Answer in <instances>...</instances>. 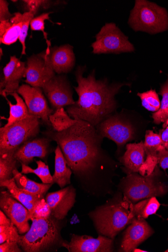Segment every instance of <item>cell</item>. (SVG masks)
<instances>
[{"label": "cell", "instance_id": "6da1fadb", "mask_svg": "<svg viewBox=\"0 0 168 252\" xmlns=\"http://www.w3.org/2000/svg\"><path fill=\"white\" fill-rule=\"evenodd\" d=\"M42 133L60 146L67 165L79 179L88 180L99 168H102L105 160L101 148L103 138L89 123L80 120L62 132L49 129Z\"/></svg>", "mask_w": 168, "mask_h": 252}, {"label": "cell", "instance_id": "7a4b0ae2", "mask_svg": "<svg viewBox=\"0 0 168 252\" xmlns=\"http://www.w3.org/2000/svg\"><path fill=\"white\" fill-rule=\"evenodd\" d=\"M86 66H78L75 72L77 87H74L78 100L68 106L67 112L76 120L87 122L94 127L111 116L117 107L115 99L121 88L129 83L110 84L107 80H97L94 70L87 77L83 76Z\"/></svg>", "mask_w": 168, "mask_h": 252}, {"label": "cell", "instance_id": "3957f363", "mask_svg": "<svg viewBox=\"0 0 168 252\" xmlns=\"http://www.w3.org/2000/svg\"><path fill=\"white\" fill-rule=\"evenodd\" d=\"M30 230L20 235L18 243L23 252H55L61 248L67 249L68 242L62 237L66 221L51 215L47 218L34 219Z\"/></svg>", "mask_w": 168, "mask_h": 252}, {"label": "cell", "instance_id": "277c9868", "mask_svg": "<svg viewBox=\"0 0 168 252\" xmlns=\"http://www.w3.org/2000/svg\"><path fill=\"white\" fill-rule=\"evenodd\" d=\"M89 216L99 234L113 240L136 219L134 204L126 197L123 201L101 206Z\"/></svg>", "mask_w": 168, "mask_h": 252}, {"label": "cell", "instance_id": "5b68a950", "mask_svg": "<svg viewBox=\"0 0 168 252\" xmlns=\"http://www.w3.org/2000/svg\"><path fill=\"white\" fill-rule=\"evenodd\" d=\"M135 32L155 34L168 30L167 10L146 0H136L128 21Z\"/></svg>", "mask_w": 168, "mask_h": 252}, {"label": "cell", "instance_id": "8992f818", "mask_svg": "<svg viewBox=\"0 0 168 252\" xmlns=\"http://www.w3.org/2000/svg\"><path fill=\"white\" fill-rule=\"evenodd\" d=\"M40 130V120L33 116L0 128V153H15L24 144L33 140Z\"/></svg>", "mask_w": 168, "mask_h": 252}, {"label": "cell", "instance_id": "52a82bcc", "mask_svg": "<svg viewBox=\"0 0 168 252\" xmlns=\"http://www.w3.org/2000/svg\"><path fill=\"white\" fill-rule=\"evenodd\" d=\"M92 44L93 54H120L135 51L134 45L114 23H107L95 36Z\"/></svg>", "mask_w": 168, "mask_h": 252}, {"label": "cell", "instance_id": "ba28073f", "mask_svg": "<svg viewBox=\"0 0 168 252\" xmlns=\"http://www.w3.org/2000/svg\"><path fill=\"white\" fill-rule=\"evenodd\" d=\"M156 171L150 176H142L131 174L125 179L124 192L125 197L136 202L152 197L165 195L167 187L155 179Z\"/></svg>", "mask_w": 168, "mask_h": 252}, {"label": "cell", "instance_id": "9c48e42d", "mask_svg": "<svg viewBox=\"0 0 168 252\" xmlns=\"http://www.w3.org/2000/svg\"><path fill=\"white\" fill-rule=\"evenodd\" d=\"M50 54L45 50L28 58L25 81L26 83L33 87L42 88L56 76Z\"/></svg>", "mask_w": 168, "mask_h": 252}, {"label": "cell", "instance_id": "30bf717a", "mask_svg": "<svg viewBox=\"0 0 168 252\" xmlns=\"http://www.w3.org/2000/svg\"><path fill=\"white\" fill-rule=\"evenodd\" d=\"M43 92L41 88L22 84L18 90L17 93L25 101L30 113L51 127L52 125L49 117L55 111L48 105Z\"/></svg>", "mask_w": 168, "mask_h": 252}, {"label": "cell", "instance_id": "8fae6325", "mask_svg": "<svg viewBox=\"0 0 168 252\" xmlns=\"http://www.w3.org/2000/svg\"><path fill=\"white\" fill-rule=\"evenodd\" d=\"M53 109L57 110L74 105L73 90L64 75H56L42 88Z\"/></svg>", "mask_w": 168, "mask_h": 252}, {"label": "cell", "instance_id": "7c38bea8", "mask_svg": "<svg viewBox=\"0 0 168 252\" xmlns=\"http://www.w3.org/2000/svg\"><path fill=\"white\" fill-rule=\"evenodd\" d=\"M0 208L17 227L20 235L29 231L31 220L29 211L8 191H2L0 194Z\"/></svg>", "mask_w": 168, "mask_h": 252}, {"label": "cell", "instance_id": "4fadbf2b", "mask_svg": "<svg viewBox=\"0 0 168 252\" xmlns=\"http://www.w3.org/2000/svg\"><path fill=\"white\" fill-rule=\"evenodd\" d=\"M101 135L114 142L118 147L133 139L134 130L117 116H110L96 127Z\"/></svg>", "mask_w": 168, "mask_h": 252}, {"label": "cell", "instance_id": "5bb4252c", "mask_svg": "<svg viewBox=\"0 0 168 252\" xmlns=\"http://www.w3.org/2000/svg\"><path fill=\"white\" fill-rule=\"evenodd\" d=\"M51 142L45 136L35 137L21 146L15 152L14 157L20 164L29 165L33 162L35 157L47 162L48 157L53 152Z\"/></svg>", "mask_w": 168, "mask_h": 252}, {"label": "cell", "instance_id": "9a60e30c", "mask_svg": "<svg viewBox=\"0 0 168 252\" xmlns=\"http://www.w3.org/2000/svg\"><path fill=\"white\" fill-rule=\"evenodd\" d=\"M26 63L20 61L16 56L10 57L9 62L3 68V79L0 82V94L5 98L11 94L17 93L19 84L25 78Z\"/></svg>", "mask_w": 168, "mask_h": 252}, {"label": "cell", "instance_id": "2e32d148", "mask_svg": "<svg viewBox=\"0 0 168 252\" xmlns=\"http://www.w3.org/2000/svg\"><path fill=\"white\" fill-rule=\"evenodd\" d=\"M76 190L72 185L57 191L47 193L45 199L50 206L52 215L59 220H64L76 202Z\"/></svg>", "mask_w": 168, "mask_h": 252}, {"label": "cell", "instance_id": "e0dca14e", "mask_svg": "<svg viewBox=\"0 0 168 252\" xmlns=\"http://www.w3.org/2000/svg\"><path fill=\"white\" fill-rule=\"evenodd\" d=\"M67 250L69 252H111L113 251V240L101 235L94 238L71 234Z\"/></svg>", "mask_w": 168, "mask_h": 252}, {"label": "cell", "instance_id": "ac0fdd59", "mask_svg": "<svg viewBox=\"0 0 168 252\" xmlns=\"http://www.w3.org/2000/svg\"><path fill=\"white\" fill-rule=\"evenodd\" d=\"M154 233V231L145 219H135L127 228L122 243L124 252L134 251L143 242Z\"/></svg>", "mask_w": 168, "mask_h": 252}, {"label": "cell", "instance_id": "d6986e66", "mask_svg": "<svg viewBox=\"0 0 168 252\" xmlns=\"http://www.w3.org/2000/svg\"><path fill=\"white\" fill-rule=\"evenodd\" d=\"M50 58L53 69L58 75L69 73L75 65L74 48L68 44L51 48Z\"/></svg>", "mask_w": 168, "mask_h": 252}, {"label": "cell", "instance_id": "ffe728a7", "mask_svg": "<svg viewBox=\"0 0 168 252\" xmlns=\"http://www.w3.org/2000/svg\"><path fill=\"white\" fill-rule=\"evenodd\" d=\"M0 186L6 188L11 195L29 211L31 216L33 213L36 205L42 199L45 198L19 189L14 177L0 183Z\"/></svg>", "mask_w": 168, "mask_h": 252}, {"label": "cell", "instance_id": "44dd1931", "mask_svg": "<svg viewBox=\"0 0 168 252\" xmlns=\"http://www.w3.org/2000/svg\"><path fill=\"white\" fill-rule=\"evenodd\" d=\"M127 151L121 161L127 169L132 173H136L145 161V150L142 142L127 145Z\"/></svg>", "mask_w": 168, "mask_h": 252}, {"label": "cell", "instance_id": "7402d4cb", "mask_svg": "<svg viewBox=\"0 0 168 252\" xmlns=\"http://www.w3.org/2000/svg\"><path fill=\"white\" fill-rule=\"evenodd\" d=\"M55 173L53 179L60 188L63 189L71 184L70 178L72 172L67 164L66 159L59 145L55 150Z\"/></svg>", "mask_w": 168, "mask_h": 252}, {"label": "cell", "instance_id": "603a6c76", "mask_svg": "<svg viewBox=\"0 0 168 252\" xmlns=\"http://www.w3.org/2000/svg\"><path fill=\"white\" fill-rule=\"evenodd\" d=\"M10 95L14 97L16 103L13 104L7 97L5 98L9 106V117L6 119L7 123L4 126L5 127L34 116L30 113L25 101L17 93L12 94Z\"/></svg>", "mask_w": 168, "mask_h": 252}, {"label": "cell", "instance_id": "cb8c5ba5", "mask_svg": "<svg viewBox=\"0 0 168 252\" xmlns=\"http://www.w3.org/2000/svg\"><path fill=\"white\" fill-rule=\"evenodd\" d=\"M13 176L17 187L29 193L45 198L47 192L53 184H44L30 180L19 172L18 169L13 171Z\"/></svg>", "mask_w": 168, "mask_h": 252}, {"label": "cell", "instance_id": "d4e9b609", "mask_svg": "<svg viewBox=\"0 0 168 252\" xmlns=\"http://www.w3.org/2000/svg\"><path fill=\"white\" fill-rule=\"evenodd\" d=\"M10 20L12 25L5 34L0 37V43L10 45L16 42L19 39L21 29L25 19V13L16 12Z\"/></svg>", "mask_w": 168, "mask_h": 252}, {"label": "cell", "instance_id": "484cf974", "mask_svg": "<svg viewBox=\"0 0 168 252\" xmlns=\"http://www.w3.org/2000/svg\"><path fill=\"white\" fill-rule=\"evenodd\" d=\"M49 120L53 129L57 132L66 130L78 124L80 121L70 118L64 108L56 110L50 116Z\"/></svg>", "mask_w": 168, "mask_h": 252}, {"label": "cell", "instance_id": "4316f807", "mask_svg": "<svg viewBox=\"0 0 168 252\" xmlns=\"http://www.w3.org/2000/svg\"><path fill=\"white\" fill-rule=\"evenodd\" d=\"M14 155V153H0V183L14 177L13 171L17 169L19 163Z\"/></svg>", "mask_w": 168, "mask_h": 252}, {"label": "cell", "instance_id": "83f0119b", "mask_svg": "<svg viewBox=\"0 0 168 252\" xmlns=\"http://www.w3.org/2000/svg\"><path fill=\"white\" fill-rule=\"evenodd\" d=\"M160 207V203L154 196L134 205V212L136 219H146L155 215Z\"/></svg>", "mask_w": 168, "mask_h": 252}, {"label": "cell", "instance_id": "f1b7e54d", "mask_svg": "<svg viewBox=\"0 0 168 252\" xmlns=\"http://www.w3.org/2000/svg\"><path fill=\"white\" fill-rule=\"evenodd\" d=\"M35 162L37 165V168L35 169L31 168L28 165L23 164H21L22 167L21 173L23 174H34L40 179L44 184H54L55 183L53 179V176L51 175L50 172L49 166L41 160L35 161Z\"/></svg>", "mask_w": 168, "mask_h": 252}, {"label": "cell", "instance_id": "f546056e", "mask_svg": "<svg viewBox=\"0 0 168 252\" xmlns=\"http://www.w3.org/2000/svg\"><path fill=\"white\" fill-rule=\"evenodd\" d=\"M160 94L162 96L160 108L152 116L154 122L157 125L164 124L168 119V79L161 86Z\"/></svg>", "mask_w": 168, "mask_h": 252}, {"label": "cell", "instance_id": "4dcf8cb0", "mask_svg": "<svg viewBox=\"0 0 168 252\" xmlns=\"http://www.w3.org/2000/svg\"><path fill=\"white\" fill-rule=\"evenodd\" d=\"M144 147L146 155L158 154L159 151L166 148L159 134L151 130L146 132Z\"/></svg>", "mask_w": 168, "mask_h": 252}, {"label": "cell", "instance_id": "1f68e13d", "mask_svg": "<svg viewBox=\"0 0 168 252\" xmlns=\"http://www.w3.org/2000/svg\"><path fill=\"white\" fill-rule=\"evenodd\" d=\"M137 95L141 99L142 106L147 110L156 112L160 109L161 102L155 90L151 89L145 93H138Z\"/></svg>", "mask_w": 168, "mask_h": 252}, {"label": "cell", "instance_id": "d6a6232c", "mask_svg": "<svg viewBox=\"0 0 168 252\" xmlns=\"http://www.w3.org/2000/svg\"><path fill=\"white\" fill-rule=\"evenodd\" d=\"M51 13V12L42 13L39 16L34 17L31 23V28L32 31L42 32L47 45L46 50L48 52H51V42L50 40L48 39V34L45 31V20H49L51 22L53 23L50 19V15Z\"/></svg>", "mask_w": 168, "mask_h": 252}, {"label": "cell", "instance_id": "836d02e7", "mask_svg": "<svg viewBox=\"0 0 168 252\" xmlns=\"http://www.w3.org/2000/svg\"><path fill=\"white\" fill-rule=\"evenodd\" d=\"M19 237L18 228L12 221L0 225V244L6 241L18 242Z\"/></svg>", "mask_w": 168, "mask_h": 252}, {"label": "cell", "instance_id": "e575fe53", "mask_svg": "<svg viewBox=\"0 0 168 252\" xmlns=\"http://www.w3.org/2000/svg\"><path fill=\"white\" fill-rule=\"evenodd\" d=\"M25 5L26 12L33 13L34 16L40 10L49 9L57 2L47 0H25L22 1Z\"/></svg>", "mask_w": 168, "mask_h": 252}, {"label": "cell", "instance_id": "d590c367", "mask_svg": "<svg viewBox=\"0 0 168 252\" xmlns=\"http://www.w3.org/2000/svg\"><path fill=\"white\" fill-rule=\"evenodd\" d=\"M25 13V21H24L23 25L19 38V41L20 42L22 47L21 53L22 55H26V39L28 35L29 30L30 27H31V21L34 18V15L31 12H26Z\"/></svg>", "mask_w": 168, "mask_h": 252}, {"label": "cell", "instance_id": "8d00e7d4", "mask_svg": "<svg viewBox=\"0 0 168 252\" xmlns=\"http://www.w3.org/2000/svg\"><path fill=\"white\" fill-rule=\"evenodd\" d=\"M139 173L142 176L151 175L154 171L158 163V154H148Z\"/></svg>", "mask_w": 168, "mask_h": 252}, {"label": "cell", "instance_id": "74e56055", "mask_svg": "<svg viewBox=\"0 0 168 252\" xmlns=\"http://www.w3.org/2000/svg\"><path fill=\"white\" fill-rule=\"evenodd\" d=\"M51 214L50 206L47 204L45 198H43L36 205L31 216V220L34 219L47 218Z\"/></svg>", "mask_w": 168, "mask_h": 252}, {"label": "cell", "instance_id": "f35d334b", "mask_svg": "<svg viewBox=\"0 0 168 252\" xmlns=\"http://www.w3.org/2000/svg\"><path fill=\"white\" fill-rule=\"evenodd\" d=\"M9 3L5 0L0 1V22L10 20L14 16L9 10Z\"/></svg>", "mask_w": 168, "mask_h": 252}, {"label": "cell", "instance_id": "ab89813d", "mask_svg": "<svg viewBox=\"0 0 168 252\" xmlns=\"http://www.w3.org/2000/svg\"><path fill=\"white\" fill-rule=\"evenodd\" d=\"M1 252H23L17 242L6 241L0 245Z\"/></svg>", "mask_w": 168, "mask_h": 252}, {"label": "cell", "instance_id": "60d3db41", "mask_svg": "<svg viewBox=\"0 0 168 252\" xmlns=\"http://www.w3.org/2000/svg\"><path fill=\"white\" fill-rule=\"evenodd\" d=\"M158 163L163 169H168V151L166 148L158 153Z\"/></svg>", "mask_w": 168, "mask_h": 252}, {"label": "cell", "instance_id": "b9f144b4", "mask_svg": "<svg viewBox=\"0 0 168 252\" xmlns=\"http://www.w3.org/2000/svg\"><path fill=\"white\" fill-rule=\"evenodd\" d=\"M11 25L10 20L0 22V37H2L5 34Z\"/></svg>", "mask_w": 168, "mask_h": 252}, {"label": "cell", "instance_id": "7bdbcfd3", "mask_svg": "<svg viewBox=\"0 0 168 252\" xmlns=\"http://www.w3.org/2000/svg\"><path fill=\"white\" fill-rule=\"evenodd\" d=\"M159 135L165 148L168 145V126L160 130Z\"/></svg>", "mask_w": 168, "mask_h": 252}, {"label": "cell", "instance_id": "ee69618b", "mask_svg": "<svg viewBox=\"0 0 168 252\" xmlns=\"http://www.w3.org/2000/svg\"><path fill=\"white\" fill-rule=\"evenodd\" d=\"M167 126H168V119L167 120L166 122L163 124V128H165Z\"/></svg>", "mask_w": 168, "mask_h": 252}, {"label": "cell", "instance_id": "f6af8a7d", "mask_svg": "<svg viewBox=\"0 0 168 252\" xmlns=\"http://www.w3.org/2000/svg\"><path fill=\"white\" fill-rule=\"evenodd\" d=\"M3 55L2 49H0V59H2V55Z\"/></svg>", "mask_w": 168, "mask_h": 252}, {"label": "cell", "instance_id": "bcb514c9", "mask_svg": "<svg viewBox=\"0 0 168 252\" xmlns=\"http://www.w3.org/2000/svg\"><path fill=\"white\" fill-rule=\"evenodd\" d=\"M166 149L168 151V145L166 147Z\"/></svg>", "mask_w": 168, "mask_h": 252}]
</instances>
